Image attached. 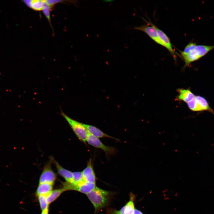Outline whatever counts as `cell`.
Here are the masks:
<instances>
[{"instance_id": "cell-6", "label": "cell", "mask_w": 214, "mask_h": 214, "mask_svg": "<svg viewBox=\"0 0 214 214\" xmlns=\"http://www.w3.org/2000/svg\"><path fill=\"white\" fill-rule=\"evenodd\" d=\"M133 29L144 32L156 43L163 46L156 30L152 26L147 23L139 27H135Z\"/></svg>"}, {"instance_id": "cell-9", "label": "cell", "mask_w": 214, "mask_h": 214, "mask_svg": "<svg viewBox=\"0 0 214 214\" xmlns=\"http://www.w3.org/2000/svg\"><path fill=\"white\" fill-rule=\"evenodd\" d=\"M82 172L84 179L86 182L95 183L96 176L91 159L88 161L86 167Z\"/></svg>"}, {"instance_id": "cell-13", "label": "cell", "mask_w": 214, "mask_h": 214, "mask_svg": "<svg viewBox=\"0 0 214 214\" xmlns=\"http://www.w3.org/2000/svg\"><path fill=\"white\" fill-rule=\"evenodd\" d=\"M133 197L130 195L129 202L119 210L113 211L112 214H133L135 210Z\"/></svg>"}, {"instance_id": "cell-17", "label": "cell", "mask_w": 214, "mask_h": 214, "mask_svg": "<svg viewBox=\"0 0 214 214\" xmlns=\"http://www.w3.org/2000/svg\"><path fill=\"white\" fill-rule=\"evenodd\" d=\"M64 191H65L63 188L52 190L49 194L46 196V199L47 203L49 204L53 202Z\"/></svg>"}, {"instance_id": "cell-8", "label": "cell", "mask_w": 214, "mask_h": 214, "mask_svg": "<svg viewBox=\"0 0 214 214\" xmlns=\"http://www.w3.org/2000/svg\"><path fill=\"white\" fill-rule=\"evenodd\" d=\"M147 23L152 26L156 29L158 35L162 42L163 46L166 48L171 53L174 58L176 57L175 52L173 50L170 40L167 36L163 31L159 29L155 25L150 22L144 20Z\"/></svg>"}, {"instance_id": "cell-7", "label": "cell", "mask_w": 214, "mask_h": 214, "mask_svg": "<svg viewBox=\"0 0 214 214\" xmlns=\"http://www.w3.org/2000/svg\"><path fill=\"white\" fill-rule=\"evenodd\" d=\"M56 177V175L51 169L50 164H47L44 167L40 175L39 184L46 183L53 185Z\"/></svg>"}, {"instance_id": "cell-20", "label": "cell", "mask_w": 214, "mask_h": 214, "mask_svg": "<svg viewBox=\"0 0 214 214\" xmlns=\"http://www.w3.org/2000/svg\"><path fill=\"white\" fill-rule=\"evenodd\" d=\"M133 214H143L140 211L136 209H135Z\"/></svg>"}, {"instance_id": "cell-16", "label": "cell", "mask_w": 214, "mask_h": 214, "mask_svg": "<svg viewBox=\"0 0 214 214\" xmlns=\"http://www.w3.org/2000/svg\"><path fill=\"white\" fill-rule=\"evenodd\" d=\"M23 1L29 7L35 10H43L45 6L44 0H25Z\"/></svg>"}, {"instance_id": "cell-12", "label": "cell", "mask_w": 214, "mask_h": 214, "mask_svg": "<svg viewBox=\"0 0 214 214\" xmlns=\"http://www.w3.org/2000/svg\"><path fill=\"white\" fill-rule=\"evenodd\" d=\"M179 94L177 100L188 103L191 101L195 95L189 89H179L177 90Z\"/></svg>"}, {"instance_id": "cell-18", "label": "cell", "mask_w": 214, "mask_h": 214, "mask_svg": "<svg viewBox=\"0 0 214 214\" xmlns=\"http://www.w3.org/2000/svg\"><path fill=\"white\" fill-rule=\"evenodd\" d=\"M196 45L195 43L190 42L185 47L183 51H181V55L183 57L188 55L195 49Z\"/></svg>"}, {"instance_id": "cell-19", "label": "cell", "mask_w": 214, "mask_h": 214, "mask_svg": "<svg viewBox=\"0 0 214 214\" xmlns=\"http://www.w3.org/2000/svg\"><path fill=\"white\" fill-rule=\"evenodd\" d=\"M38 199L40 203V208L42 211H44L48 209L49 204L47 203L46 196L43 195L38 196Z\"/></svg>"}, {"instance_id": "cell-5", "label": "cell", "mask_w": 214, "mask_h": 214, "mask_svg": "<svg viewBox=\"0 0 214 214\" xmlns=\"http://www.w3.org/2000/svg\"><path fill=\"white\" fill-rule=\"evenodd\" d=\"M86 142L92 146L103 150L107 156L114 155L116 153L117 150L112 147L108 146L103 144L98 138L88 134Z\"/></svg>"}, {"instance_id": "cell-4", "label": "cell", "mask_w": 214, "mask_h": 214, "mask_svg": "<svg viewBox=\"0 0 214 214\" xmlns=\"http://www.w3.org/2000/svg\"><path fill=\"white\" fill-rule=\"evenodd\" d=\"M187 104L188 108L193 111H207L214 114V111L210 106L207 100L202 96L196 95Z\"/></svg>"}, {"instance_id": "cell-1", "label": "cell", "mask_w": 214, "mask_h": 214, "mask_svg": "<svg viewBox=\"0 0 214 214\" xmlns=\"http://www.w3.org/2000/svg\"><path fill=\"white\" fill-rule=\"evenodd\" d=\"M86 195L93 204L96 212L107 205L111 198V193L96 187Z\"/></svg>"}, {"instance_id": "cell-3", "label": "cell", "mask_w": 214, "mask_h": 214, "mask_svg": "<svg viewBox=\"0 0 214 214\" xmlns=\"http://www.w3.org/2000/svg\"><path fill=\"white\" fill-rule=\"evenodd\" d=\"M61 114L67 122L78 138L86 143L88 133L84 124L72 119L62 111Z\"/></svg>"}, {"instance_id": "cell-11", "label": "cell", "mask_w": 214, "mask_h": 214, "mask_svg": "<svg viewBox=\"0 0 214 214\" xmlns=\"http://www.w3.org/2000/svg\"><path fill=\"white\" fill-rule=\"evenodd\" d=\"M54 161L59 174L65 179L66 182L70 183H72L73 172L63 167L55 160H54Z\"/></svg>"}, {"instance_id": "cell-21", "label": "cell", "mask_w": 214, "mask_h": 214, "mask_svg": "<svg viewBox=\"0 0 214 214\" xmlns=\"http://www.w3.org/2000/svg\"><path fill=\"white\" fill-rule=\"evenodd\" d=\"M49 212V209L47 210H46L42 211L41 214H48Z\"/></svg>"}, {"instance_id": "cell-10", "label": "cell", "mask_w": 214, "mask_h": 214, "mask_svg": "<svg viewBox=\"0 0 214 214\" xmlns=\"http://www.w3.org/2000/svg\"><path fill=\"white\" fill-rule=\"evenodd\" d=\"M84 125L87 130L88 133L96 138L99 139L107 137L117 140V139L107 135L94 126L84 124Z\"/></svg>"}, {"instance_id": "cell-2", "label": "cell", "mask_w": 214, "mask_h": 214, "mask_svg": "<svg viewBox=\"0 0 214 214\" xmlns=\"http://www.w3.org/2000/svg\"><path fill=\"white\" fill-rule=\"evenodd\" d=\"M214 48V45H197L192 51L182 57L185 63L184 67H185L192 62L199 60Z\"/></svg>"}, {"instance_id": "cell-14", "label": "cell", "mask_w": 214, "mask_h": 214, "mask_svg": "<svg viewBox=\"0 0 214 214\" xmlns=\"http://www.w3.org/2000/svg\"><path fill=\"white\" fill-rule=\"evenodd\" d=\"M53 185L46 183L39 184L36 192L37 195L46 196L52 191Z\"/></svg>"}, {"instance_id": "cell-15", "label": "cell", "mask_w": 214, "mask_h": 214, "mask_svg": "<svg viewBox=\"0 0 214 214\" xmlns=\"http://www.w3.org/2000/svg\"><path fill=\"white\" fill-rule=\"evenodd\" d=\"M96 187L95 183L85 182L75 187L74 190L87 194L93 190Z\"/></svg>"}]
</instances>
